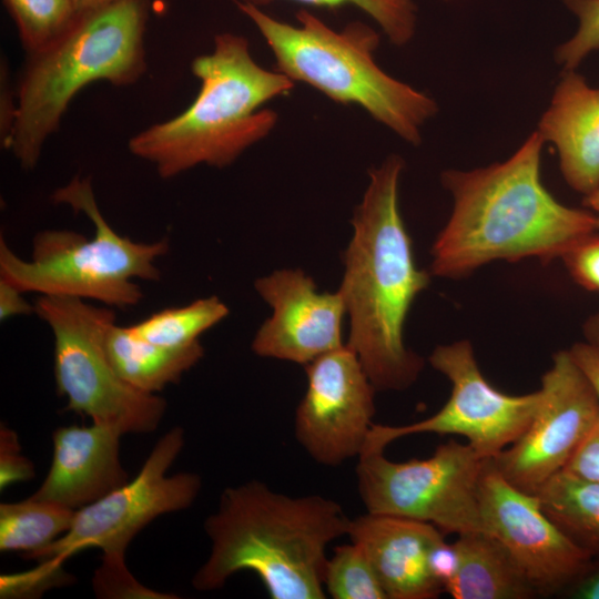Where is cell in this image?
I'll return each instance as SVG.
<instances>
[{
    "mask_svg": "<svg viewBox=\"0 0 599 599\" xmlns=\"http://www.w3.org/2000/svg\"><path fill=\"white\" fill-rule=\"evenodd\" d=\"M545 143L532 132L504 162L441 172L451 214L432 247V274L460 278L494 261H551L598 230L592 212L557 201L541 181Z\"/></svg>",
    "mask_w": 599,
    "mask_h": 599,
    "instance_id": "1",
    "label": "cell"
},
{
    "mask_svg": "<svg viewBox=\"0 0 599 599\" xmlns=\"http://www.w3.org/2000/svg\"><path fill=\"white\" fill-rule=\"evenodd\" d=\"M405 167L388 155L368 172V184L353 217L344 252L341 293L349 318L347 345L356 353L376 390H405L418 378L424 359L404 342L408 312L429 284L416 266L399 209Z\"/></svg>",
    "mask_w": 599,
    "mask_h": 599,
    "instance_id": "2",
    "label": "cell"
},
{
    "mask_svg": "<svg viewBox=\"0 0 599 599\" xmlns=\"http://www.w3.org/2000/svg\"><path fill=\"white\" fill-rule=\"evenodd\" d=\"M342 506L319 495L288 496L260 480L227 487L205 522L211 552L192 585L215 590L254 572L273 599H324L328 545L347 536Z\"/></svg>",
    "mask_w": 599,
    "mask_h": 599,
    "instance_id": "3",
    "label": "cell"
},
{
    "mask_svg": "<svg viewBox=\"0 0 599 599\" xmlns=\"http://www.w3.org/2000/svg\"><path fill=\"white\" fill-rule=\"evenodd\" d=\"M213 43L210 53L191 62L200 82L193 102L128 142L129 151L153 164L162 179L201 164L217 169L233 164L275 129L278 114L263 105L295 87L283 73L258 64L245 37L220 32Z\"/></svg>",
    "mask_w": 599,
    "mask_h": 599,
    "instance_id": "4",
    "label": "cell"
},
{
    "mask_svg": "<svg viewBox=\"0 0 599 599\" xmlns=\"http://www.w3.org/2000/svg\"><path fill=\"white\" fill-rule=\"evenodd\" d=\"M150 0H118L78 13L55 41L28 53L17 89L7 149L24 170L39 162L72 99L88 84H134L146 71L144 35Z\"/></svg>",
    "mask_w": 599,
    "mask_h": 599,
    "instance_id": "5",
    "label": "cell"
},
{
    "mask_svg": "<svg viewBox=\"0 0 599 599\" xmlns=\"http://www.w3.org/2000/svg\"><path fill=\"white\" fill-rule=\"evenodd\" d=\"M234 3L266 42L276 71L335 103L362 108L412 145L422 143V129L436 115L438 105L376 63L379 33L372 27L353 21L335 30L306 9L296 12V23H288L262 8Z\"/></svg>",
    "mask_w": 599,
    "mask_h": 599,
    "instance_id": "6",
    "label": "cell"
},
{
    "mask_svg": "<svg viewBox=\"0 0 599 599\" xmlns=\"http://www.w3.org/2000/svg\"><path fill=\"white\" fill-rule=\"evenodd\" d=\"M52 199L85 214L94 225V236L42 231L33 238L30 261L19 257L1 238V278L23 293L90 298L121 308L138 304L143 294L133 280H160L155 261L167 253V240L138 243L119 235L100 212L89 179L75 176Z\"/></svg>",
    "mask_w": 599,
    "mask_h": 599,
    "instance_id": "7",
    "label": "cell"
},
{
    "mask_svg": "<svg viewBox=\"0 0 599 599\" xmlns=\"http://www.w3.org/2000/svg\"><path fill=\"white\" fill-rule=\"evenodd\" d=\"M34 312L54 338V377L67 409L126 433L158 428L166 409L155 394L135 389L111 365L104 335L115 314L79 297L41 295Z\"/></svg>",
    "mask_w": 599,
    "mask_h": 599,
    "instance_id": "8",
    "label": "cell"
},
{
    "mask_svg": "<svg viewBox=\"0 0 599 599\" xmlns=\"http://www.w3.org/2000/svg\"><path fill=\"white\" fill-rule=\"evenodd\" d=\"M485 460L455 439L425 459L394 461L384 450L366 451L356 466L359 497L368 512L425 521L444 534L483 531L478 489Z\"/></svg>",
    "mask_w": 599,
    "mask_h": 599,
    "instance_id": "9",
    "label": "cell"
},
{
    "mask_svg": "<svg viewBox=\"0 0 599 599\" xmlns=\"http://www.w3.org/2000/svg\"><path fill=\"white\" fill-rule=\"evenodd\" d=\"M428 362L450 382L446 404L433 416L413 424H374L363 453L384 450L405 436L432 433L461 436L481 458L488 459L499 455L525 432L537 409L539 389L508 395L491 386L467 339L435 347Z\"/></svg>",
    "mask_w": 599,
    "mask_h": 599,
    "instance_id": "10",
    "label": "cell"
},
{
    "mask_svg": "<svg viewBox=\"0 0 599 599\" xmlns=\"http://www.w3.org/2000/svg\"><path fill=\"white\" fill-rule=\"evenodd\" d=\"M183 446V429H170L158 440L135 478L77 510L70 529L32 559L62 564L90 547L101 548L103 555L124 556L131 540L153 519L189 508L201 490L200 476L166 475Z\"/></svg>",
    "mask_w": 599,
    "mask_h": 599,
    "instance_id": "11",
    "label": "cell"
},
{
    "mask_svg": "<svg viewBox=\"0 0 599 599\" xmlns=\"http://www.w3.org/2000/svg\"><path fill=\"white\" fill-rule=\"evenodd\" d=\"M537 409L520 437L494 459L515 487L535 494L568 460L599 420V399L569 349L552 356Z\"/></svg>",
    "mask_w": 599,
    "mask_h": 599,
    "instance_id": "12",
    "label": "cell"
},
{
    "mask_svg": "<svg viewBox=\"0 0 599 599\" xmlns=\"http://www.w3.org/2000/svg\"><path fill=\"white\" fill-rule=\"evenodd\" d=\"M483 531L497 539L537 595L567 590L592 564L545 514L536 495L485 460L478 489Z\"/></svg>",
    "mask_w": 599,
    "mask_h": 599,
    "instance_id": "13",
    "label": "cell"
},
{
    "mask_svg": "<svg viewBox=\"0 0 599 599\" xmlns=\"http://www.w3.org/2000/svg\"><path fill=\"white\" fill-rule=\"evenodd\" d=\"M307 387L295 413L294 433L311 458L338 466L363 453L374 425L375 386L347 345L305 365Z\"/></svg>",
    "mask_w": 599,
    "mask_h": 599,
    "instance_id": "14",
    "label": "cell"
},
{
    "mask_svg": "<svg viewBox=\"0 0 599 599\" xmlns=\"http://www.w3.org/2000/svg\"><path fill=\"white\" fill-rule=\"evenodd\" d=\"M272 315L256 332L253 352L262 357L307 365L343 346L346 315L341 293L319 292L302 270H280L254 283Z\"/></svg>",
    "mask_w": 599,
    "mask_h": 599,
    "instance_id": "15",
    "label": "cell"
},
{
    "mask_svg": "<svg viewBox=\"0 0 599 599\" xmlns=\"http://www.w3.org/2000/svg\"><path fill=\"white\" fill-rule=\"evenodd\" d=\"M347 536L369 559L387 599H433L444 591L429 567L444 532L415 519L366 512L351 519Z\"/></svg>",
    "mask_w": 599,
    "mask_h": 599,
    "instance_id": "16",
    "label": "cell"
},
{
    "mask_svg": "<svg viewBox=\"0 0 599 599\" xmlns=\"http://www.w3.org/2000/svg\"><path fill=\"white\" fill-rule=\"evenodd\" d=\"M122 435L95 423L58 427L51 466L32 497L77 511L125 485L130 479L120 460Z\"/></svg>",
    "mask_w": 599,
    "mask_h": 599,
    "instance_id": "17",
    "label": "cell"
},
{
    "mask_svg": "<svg viewBox=\"0 0 599 599\" xmlns=\"http://www.w3.org/2000/svg\"><path fill=\"white\" fill-rule=\"evenodd\" d=\"M536 132L555 146L567 184L588 195L599 186V89L562 70Z\"/></svg>",
    "mask_w": 599,
    "mask_h": 599,
    "instance_id": "18",
    "label": "cell"
},
{
    "mask_svg": "<svg viewBox=\"0 0 599 599\" xmlns=\"http://www.w3.org/2000/svg\"><path fill=\"white\" fill-rule=\"evenodd\" d=\"M458 567L445 587L454 599H525L535 590L501 544L484 531L458 535Z\"/></svg>",
    "mask_w": 599,
    "mask_h": 599,
    "instance_id": "19",
    "label": "cell"
},
{
    "mask_svg": "<svg viewBox=\"0 0 599 599\" xmlns=\"http://www.w3.org/2000/svg\"><path fill=\"white\" fill-rule=\"evenodd\" d=\"M104 348L118 375L135 389L150 394L179 382L204 354L201 343L184 348L165 347L115 322L105 332Z\"/></svg>",
    "mask_w": 599,
    "mask_h": 599,
    "instance_id": "20",
    "label": "cell"
},
{
    "mask_svg": "<svg viewBox=\"0 0 599 599\" xmlns=\"http://www.w3.org/2000/svg\"><path fill=\"white\" fill-rule=\"evenodd\" d=\"M534 495L575 545L592 557L599 556V483L560 470Z\"/></svg>",
    "mask_w": 599,
    "mask_h": 599,
    "instance_id": "21",
    "label": "cell"
},
{
    "mask_svg": "<svg viewBox=\"0 0 599 599\" xmlns=\"http://www.w3.org/2000/svg\"><path fill=\"white\" fill-rule=\"evenodd\" d=\"M75 510L30 496L0 505V550L32 559L71 527Z\"/></svg>",
    "mask_w": 599,
    "mask_h": 599,
    "instance_id": "22",
    "label": "cell"
},
{
    "mask_svg": "<svg viewBox=\"0 0 599 599\" xmlns=\"http://www.w3.org/2000/svg\"><path fill=\"white\" fill-rule=\"evenodd\" d=\"M227 314V306L219 297L210 296L185 306L164 308L129 327L150 343L184 348L200 343V336Z\"/></svg>",
    "mask_w": 599,
    "mask_h": 599,
    "instance_id": "23",
    "label": "cell"
},
{
    "mask_svg": "<svg viewBox=\"0 0 599 599\" xmlns=\"http://www.w3.org/2000/svg\"><path fill=\"white\" fill-rule=\"evenodd\" d=\"M27 53L37 52L61 37L78 13L72 0H3Z\"/></svg>",
    "mask_w": 599,
    "mask_h": 599,
    "instance_id": "24",
    "label": "cell"
},
{
    "mask_svg": "<svg viewBox=\"0 0 599 599\" xmlns=\"http://www.w3.org/2000/svg\"><path fill=\"white\" fill-rule=\"evenodd\" d=\"M324 586L335 599H387L369 559L352 541L337 546L328 557Z\"/></svg>",
    "mask_w": 599,
    "mask_h": 599,
    "instance_id": "25",
    "label": "cell"
},
{
    "mask_svg": "<svg viewBox=\"0 0 599 599\" xmlns=\"http://www.w3.org/2000/svg\"><path fill=\"white\" fill-rule=\"evenodd\" d=\"M258 8H264L276 0H234ZM298 3L319 7L339 8L353 6L375 21L387 39L395 45L407 44L415 35L417 8L414 0H293Z\"/></svg>",
    "mask_w": 599,
    "mask_h": 599,
    "instance_id": "26",
    "label": "cell"
},
{
    "mask_svg": "<svg viewBox=\"0 0 599 599\" xmlns=\"http://www.w3.org/2000/svg\"><path fill=\"white\" fill-rule=\"evenodd\" d=\"M578 18L576 33L555 50L562 70H576L591 52L599 50V0H561Z\"/></svg>",
    "mask_w": 599,
    "mask_h": 599,
    "instance_id": "27",
    "label": "cell"
},
{
    "mask_svg": "<svg viewBox=\"0 0 599 599\" xmlns=\"http://www.w3.org/2000/svg\"><path fill=\"white\" fill-rule=\"evenodd\" d=\"M93 589L100 598H172L141 585L129 571L124 556L103 555L93 576Z\"/></svg>",
    "mask_w": 599,
    "mask_h": 599,
    "instance_id": "28",
    "label": "cell"
},
{
    "mask_svg": "<svg viewBox=\"0 0 599 599\" xmlns=\"http://www.w3.org/2000/svg\"><path fill=\"white\" fill-rule=\"evenodd\" d=\"M573 280L599 293V235L593 233L570 248L562 257Z\"/></svg>",
    "mask_w": 599,
    "mask_h": 599,
    "instance_id": "29",
    "label": "cell"
},
{
    "mask_svg": "<svg viewBox=\"0 0 599 599\" xmlns=\"http://www.w3.org/2000/svg\"><path fill=\"white\" fill-rule=\"evenodd\" d=\"M32 463L21 454L17 434L8 426L0 428V487L33 478Z\"/></svg>",
    "mask_w": 599,
    "mask_h": 599,
    "instance_id": "30",
    "label": "cell"
},
{
    "mask_svg": "<svg viewBox=\"0 0 599 599\" xmlns=\"http://www.w3.org/2000/svg\"><path fill=\"white\" fill-rule=\"evenodd\" d=\"M562 470L599 483V420L572 454Z\"/></svg>",
    "mask_w": 599,
    "mask_h": 599,
    "instance_id": "31",
    "label": "cell"
},
{
    "mask_svg": "<svg viewBox=\"0 0 599 599\" xmlns=\"http://www.w3.org/2000/svg\"><path fill=\"white\" fill-rule=\"evenodd\" d=\"M17 115V102L13 100V89L10 84L9 69L2 58L0 67V140L7 149Z\"/></svg>",
    "mask_w": 599,
    "mask_h": 599,
    "instance_id": "32",
    "label": "cell"
},
{
    "mask_svg": "<svg viewBox=\"0 0 599 599\" xmlns=\"http://www.w3.org/2000/svg\"><path fill=\"white\" fill-rule=\"evenodd\" d=\"M429 567L433 576L443 586L444 591L446 585L454 577L458 567V554L453 544L441 540L430 551Z\"/></svg>",
    "mask_w": 599,
    "mask_h": 599,
    "instance_id": "33",
    "label": "cell"
},
{
    "mask_svg": "<svg viewBox=\"0 0 599 599\" xmlns=\"http://www.w3.org/2000/svg\"><path fill=\"white\" fill-rule=\"evenodd\" d=\"M18 287L4 278H0V319L7 321L20 314H30L34 311L22 296Z\"/></svg>",
    "mask_w": 599,
    "mask_h": 599,
    "instance_id": "34",
    "label": "cell"
},
{
    "mask_svg": "<svg viewBox=\"0 0 599 599\" xmlns=\"http://www.w3.org/2000/svg\"><path fill=\"white\" fill-rule=\"evenodd\" d=\"M569 352L590 380L599 399V351L585 342L573 344Z\"/></svg>",
    "mask_w": 599,
    "mask_h": 599,
    "instance_id": "35",
    "label": "cell"
},
{
    "mask_svg": "<svg viewBox=\"0 0 599 599\" xmlns=\"http://www.w3.org/2000/svg\"><path fill=\"white\" fill-rule=\"evenodd\" d=\"M568 593L578 599H599V564L592 562L588 570L569 587Z\"/></svg>",
    "mask_w": 599,
    "mask_h": 599,
    "instance_id": "36",
    "label": "cell"
},
{
    "mask_svg": "<svg viewBox=\"0 0 599 599\" xmlns=\"http://www.w3.org/2000/svg\"><path fill=\"white\" fill-rule=\"evenodd\" d=\"M586 342L599 351V309L588 318L583 327Z\"/></svg>",
    "mask_w": 599,
    "mask_h": 599,
    "instance_id": "37",
    "label": "cell"
},
{
    "mask_svg": "<svg viewBox=\"0 0 599 599\" xmlns=\"http://www.w3.org/2000/svg\"><path fill=\"white\" fill-rule=\"evenodd\" d=\"M77 13H83L101 7L108 6L118 0H72Z\"/></svg>",
    "mask_w": 599,
    "mask_h": 599,
    "instance_id": "38",
    "label": "cell"
},
{
    "mask_svg": "<svg viewBox=\"0 0 599 599\" xmlns=\"http://www.w3.org/2000/svg\"><path fill=\"white\" fill-rule=\"evenodd\" d=\"M583 204L596 215L599 230V186L585 196Z\"/></svg>",
    "mask_w": 599,
    "mask_h": 599,
    "instance_id": "39",
    "label": "cell"
},
{
    "mask_svg": "<svg viewBox=\"0 0 599 599\" xmlns=\"http://www.w3.org/2000/svg\"><path fill=\"white\" fill-rule=\"evenodd\" d=\"M446 1H449V0H446Z\"/></svg>",
    "mask_w": 599,
    "mask_h": 599,
    "instance_id": "40",
    "label": "cell"
}]
</instances>
